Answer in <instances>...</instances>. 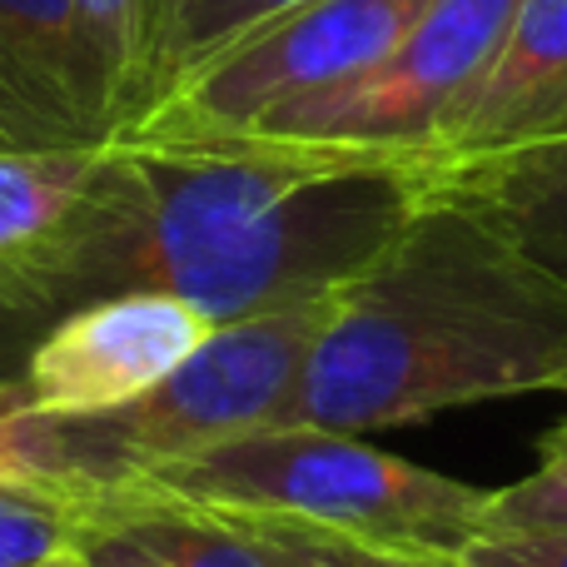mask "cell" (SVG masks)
Listing matches in <instances>:
<instances>
[{
    "label": "cell",
    "mask_w": 567,
    "mask_h": 567,
    "mask_svg": "<svg viewBox=\"0 0 567 567\" xmlns=\"http://www.w3.org/2000/svg\"><path fill=\"white\" fill-rule=\"evenodd\" d=\"M423 195L429 175L259 135L115 140L75 209L0 259V379L55 319L115 293H175L215 323L329 299Z\"/></svg>",
    "instance_id": "obj_1"
},
{
    "label": "cell",
    "mask_w": 567,
    "mask_h": 567,
    "mask_svg": "<svg viewBox=\"0 0 567 567\" xmlns=\"http://www.w3.org/2000/svg\"><path fill=\"white\" fill-rule=\"evenodd\" d=\"M518 393H567V275L483 209L423 195L333 293L279 423L369 433Z\"/></svg>",
    "instance_id": "obj_2"
},
{
    "label": "cell",
    "mask_w": 567,
    "mask_h": 567,
    "mask_svg": "<svg viewBox=\"0 0 567 567\" xmlns=\"http://www.w3.org/2000/svg\"><path fill=\"white\" fill-rule=\"evenodd\" d=\"M110 493L289 518L419 553H458L483 533L493 503V488H473L423 463L379 453L363 443V433L309 423H265Z\"/></svg>",
    "instance_id": "obj_3"
},
{
    "label": "cell",
    "mask_w": 567,
    "mask_h": 567,
    "mask_svg": "<svg viewBox=\"0 0 567 567\" xmlns=\"http://www.w3.org/2000/svg\"><path fill=\"white\" fill-rule=\"evenodd\" d=\"M333 293L299 309L219 323L169 379L120 409L70 419L30 413L20 443L35 478L75 498H95L165 463L195 458L225 439L279 423L299 383L303 353L333 309Z\"/></svg>",
    "instance_id": "obj_4"
},
{
    "label": "cell",
    "mask_w": 567,
    "mask_h": 567,
    "mask_svg": "<svg viewBox=\"0 0 567 567\" xmlns=\"http://www.w3.org/2000/svg\"><path fill=\"white\" fill-rule=\"evenodd\" d=\"M518 6L523 0H433L409 35L369 70L289 100L255 125L225 135L279 140L353 165L413 169L429 175L433 189L443 140L473 105Z\"/></svg>",
    "instance_id": "obj_5"
},
{
    "label": "cell",
    "mask_w": 567,
    "mask_h": 567,
    "mask_svg": "<svg viewBox=\"0 0 567 567\" xmlns=\"http://www.w3.org/2000/svg\"><path fill=\"white\" fill-rule=\"evenodd\" d=\"M433 0H299L215 50L125 140L225 135L383 60Z\"/></svg>",
    "instance_id": "obj_6"
},
{
    "label": "cell",
    "mask_w": 567,
    "mask_h": 567,
    "mask_svg": "<svg viewBox=\"0 0 567 567\" xmlns=\"http://www.w3.org/2000/svg\"><path fill=\"white\" fill-rule=\"evenodd\" d=\"M219 323L175 293H115L70 309L30 343L20 379L45 419L105 413L179 369Z\"/></svg>",
    "instance_id": "obj_7"
},
{
    "label": "cell",
    "mask_w": 567,
    "mask_h": 567,
    "mask_svg": "<svg viewBox=\"0 0 567 567\" xmlns=\"http://www.w3.org/2000/svg\"><path fill=\"white\" fill-rule=\"evenodd\" d=\"M567 150V0H523L458 130L443 140L429 195Z\"/></svg>",
    "instance_id": "obj_8"
},
{
    "label": "cell",
    "mask_w": 567,
    "mask_h": 567,
    "mask_svg": "<svg viewBox=\"0 0 567 567\" xmlns=\"http://www.w3.org/2000/svg\"><path fill=\"white\" fill-rule=\"evenodd\" d=\"M115 130L95 95L70 0H0V150H105Z\"/></svg>",
    "instance_id": "obj_9"
},
{
    "label": "cell",
    "mask_w": 567,
    "mask_h": 567,
    "mask_svg": "<svg viewBox=\"0 0 567 567\" xmlns=\"http://www.w3.org/2000/svg\"><path fill=\"white\" fill-rule=\"evenodd\" d=\"M70 10L105 120L125 140L179 80L185 0H70Z\"/></svg>",
    "instance_id": "obj_10"
},
{
    "label": "cell",
    "mask_w": 567,
    "mask_h": 567,
    "mask_svg": "<svg viewBox=\"0 0 567 567\" xmlns=\"http://www.w3.org/2000/svg\"><path fill=\"white\" fill-rule=\"evenodd\" d=\"M449 195L483 209L528 255H538L548 269L567 275V150L543 159H523V165L483 175L463 189H449Z\"/></svg>",
    "instance_id": "obj_11"
},
{
    "label": "cell",
    "mask_w": 567,
    "mask_h": 567,
    "mask_svg": "<svg viewBox=\"0 0 567 567\" xmlns=\"http://www.w3.org/2000/svg\"><path fill=\"white\" fill-rule=\"evenodd\" d=\"M100 150H0V259L45 239L85 195Z\"/></svg>",
    "instance_id": "obj_12"
},
{
    "label": "cell",
    "mask_w": 567,
    "mask_h": 567,
    "mask_svg": "<svg viewBox=\"0 0 567 567\" xmlns=\"http://www.w3.org/2000/svg\"><path fill=\"white\" fill-rule=\"evenodd\" d=\"M219 513V508H209ZM229 518L269 567H458V553H419V548H383L349 533L309 528L289 518H259V513H219Z\"/></svg>",
    "instance_id": "obj_13"
},
{
    "label": "cell",
    "mask_w": 567,
    "mask_h": 567,
    "mask_svg": "<svg viewBox=\"0 0 567 567\" xmlns=\"http://www.w3.org/2000/svg\"><path fill=\"white\" fill-rule=\"evenodd\" d=\"M85 503L50 483H0V567H30L85 543Z\"/></svg>",
    "instance_id": "obj_14"
},
{
    "label": "cell",
    "mask_w": 567,
    "mask_h": 567,
    "mask_svg": "<svg viewBox=\"0 0 567 567\" xmlns=\"http://www.w3.org/2000/svg\"><path fill=\"white\" fill-rule=\"evenodd\" d=\"M493 533L518 528H567V419L538 439V468L528 478L493 488L488 523Z\"/></svg>",
    "instance_id": "obj_15"
},
{
    "label": "cell",
    "mask_w": 567,
    "mask_h": 567,
    "mask_svg": "<svg viewBox=\"0 0 567 567\" xmlns=\"http://www.w3.org/2000/svg\"><path fill=\"white\" fill-rule=\"evenodd\" d=\"M299 6V0H185V25H179V75L209 60L215 50L235 45L255 25L275 20L279 10ZM179 85V80H175Z\"/></svg>",
    "instance_id": "obj_16"
},
{
    "label": "cell",
    "mask_w": 567,
    "mask_h": 567,
    "mask_svg": "<svg viewBox=\"0 0 567 567\" xmlns=\"http://www.w3.org/2000/svg\"><path fill=\"white\" fill-rule=\"evenodd\" d=\"M458 567H567V528H483L458 548Z\"/></svg>",
    "instance_id": "obj_17"
},
{
    "label": "cell",
    "mask_w": 567,
    "mask_h": 567,
    "mask_svg": "<svg viewBox=\"0 0 567 567\" xmlns=\"http://www.w3.org/2000/svg\"><path fill=\"white\" fill-rule=\"evenodd\" d=\"M30 393L25 379H0V483H40L35 468L25 458V443H20V429L30 419Z\"/></svg>",
    "instance_id": "obj_18"
},
{
    "label": "cell",
    "mask_w": 567,
    "mask_h": 567,
    "mask_svg": "<svg viewBox=\"0 0 567 567\" xmlns=\"http://www.w3.org/2000/svg\"><path fill=\"white\" fill-rule=\"evenodd\" d=\"M30 567H90L85 543H80V548H70V553H55V558H45V563H30Z\"/></svg>",
    "instance_id": "obj_19"
}]
</instances>
